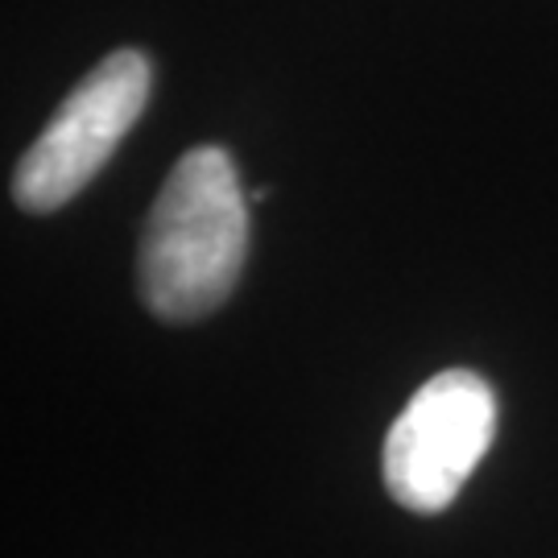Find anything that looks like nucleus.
Listing matches in <instances>:
<instances>
[{"instance_id": "obj_1", "label": "nucleus", "mask_w": 558, "mask_h": 558, "mask_svg": "<svg viewBox=\"0 0 558 558\" xmlns=\"http://www.w3.org/2000/svg\"><path fill=\"white\" fill-rule=\"evenodd\" d=\"M248 253V199L220 145L182 154L145 220L137 278L166 323H195L236 290Z\"/></svg>"}, {"instance_id": "obj_2", "label": "nucleus", "mask_w": 558, "mask_h": 558, "mask_svg": "<svg viewBox=\"0 0 558 558\" xmlns=\"http://www.w3.org/2000/svg\"><path fill=\"white\" fill-rule=\"evenodd\" d=\"M497 435V398L488 380L447 368L405 401L389 426L380 472L385 488L410 513H442Z\"/></svg>"}, {"instance_id": "obj_3", "label": "nucleus", "mask_w": 558, "mask_h": 558, "mask_svg": "<svg viewBox=\"0 0 558 558\" xmlns=\"http://www.w3.org/2000/svg\"><path fill=\"white\" fill-rule=\"evenodd\" d=\"M154 66L141 50H117L62 100L13 174V199L25 211H59L117 154L149 104Z\"/></svg>"}]
</instances>
